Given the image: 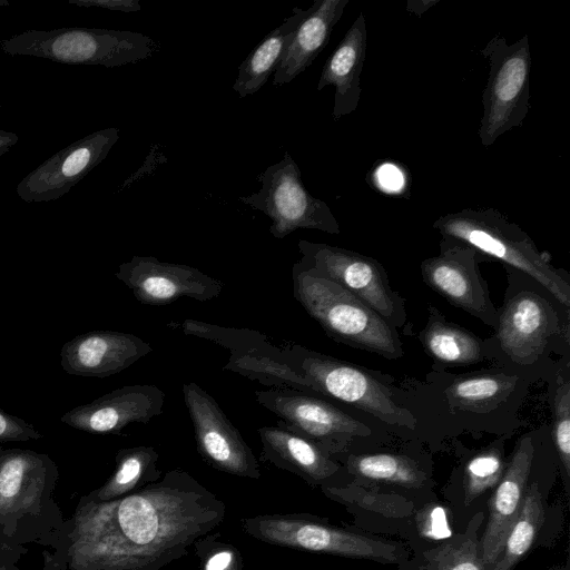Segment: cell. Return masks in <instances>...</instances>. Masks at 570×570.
<instances>
[{"instance_id": "obj_16", "label": "cell", "mask_w": 570, "mask_h": 570, "mask_svg": "<svg viewBox=\"0 0 570 570\" xmlns=\"http://www.w3.org/2000/svg\"><path fill=\"white\" fill-rule=\"evenodd\" d=\"M136 299L145 305L164 306L187 297L207 302L218 297L223 283L202 271L153 256H132L115 273Z\"/></svg>"}, {"instance_id": "obj_27", "label": "cell", "mask_w": 570, "mask_h": 570, "mask_svg": "<svg viewBox=\"0 0 570 570\" xmlns=\"http://www.w3.org/2000/svg\"><path fill=\"white\" fill-rule=\"evenodd\" d=\"M544 520L542 498L537 482L527 487L501 554L492 570H511L530 550Z\"/></svg>"}, {"instance_id": "obj_6", "label": "cell", "mask_w": 570, "mask_h": 570, "mask_svg": "<svg viewBox=\"0 0 570 570\" xmlns=\"http://www.w3.org/2000/svg\"><path fill=\"white\" fill-rule=\"evenodd\" d=\"M433 228L441 235L474 248L489 261L528 274L570 312V274L552 265L532 238L494 208H464L440 216Z\"/></svg>"}, {"instance_id": "obj_1", "label": "cell", "mask_w": 570, "mask_h": 570, "mask_svg": "<svg viewBox=\"0 0 570 570\" xmlns=\"http://www.w3.org/2000/svg\"><path fill=\"white\" fill-rule=\"evenodd\" d=\"M202 488L187 473L170 471L163 482L124 498L95 501L82 495L46 557L58 570H148L165 554L208 527Z\"/></svg>"}, {"instance_id": "obj_41", "label": "cell", "mask_w": 570, "mask_h": 570, "mask_svg": "<svg viewBox=\"0 0 570 570\" xmlns=\"http://www.w3.org/2000/svg\"><path fill=\"white\" fill-rule=\"evenodd\" d=\"M0 570H30V569H21L17 566V563L0 560ZM38 570H58V569L53 561L46 558V562L43 563V567Z\"/></svg>"}, {"instance_id": "obj_12", "label": "cell", "mask_w": 570, "mask_h": 570, "mask_svg": "<svg viewBox=\"0 0 570 570\" xmlns=\"http://www.w3.org/2000/svg\"><path fill=\"white\" fill-rule=\"evenodd\" d=\"M258 191L239 200L268 216L271 234L284 238L298 228L338 235L341 227L328 205L312 196L302 181V173L288 151L258 177Z\"/></svg>"}, {"instance_id": "obj_5", "label": "cell", "mask_w": 570, "mask_h": 570, "mask_svg": "<svg viewBox=\"0 0 570 570\" xmlns=\"http://www.w3.org/2000/svg\"><path fill=\"white\" fill-rule=\"evenodd\" d=\"M283 358L316 395L358 411L389 433L417 440L414 416L393 399V377L301 345H287Z\"/></svg>"}, {"instance_id": "obj_39", "label": "cell", "mask_w": 570, "mask_h": 570, "mask_svg": "<svg viewBox=\"0 0 570 570\" xmlns=\"http://www.w3.org/2000/svg\"><path fill=\"white\" fill-rule=\"evenodd\" d=\"M438 2V0H409L406 2V10L417 17H421L425 11L435 6Z\"/></svg>"}, {"instance_id": "obj_20", "label": "cell", "mask_w": 570, "mask_h": 570, "mask_svg": "<svg viewBox=\"0 0 570 570\" xmlns=\"http://www.w3.org/2000/svg\"><path fill=\"white\" fill-rule=\"evenodd\" d=\"M264 537L274 542L302 549L368 559L397 562L402 550L390 542L309 522L282 520L265 521Z\"/></svg>"}, {"instance_id": "obj_36", "label": "cell", "mask_w": 570, "mask_h": 570, "mask_svg": "<svg viewBox=\"0 0 570 570\" xmlns=\"http://www.w3.org/2000/svg\"><path fill=\"white\" fill-rule=\"evenodd\" d=\"M68 3L81 8H100L121 12L141 10V4L138 0H68Z\"/></svg>"}, {"instance_id": "obj_34", "label": "cell", "mask_w": 570, "mask_h": 570, "mask_svg": "<svg viewBox=\"0 0 570 570\" xmlns=\"http://www.w3.org/2000/svg\"><path fill=\"white\" fill-rule=\"evenodd\" d=\"M338 493L346 494L348 501L358 504L364 509L376 511L385 515H405L411 512L412 504L397 495L379 494L357 485H351L346 489H336Z\"/></svg>"}, {"instance_id": "obj_24", "label": "cell", "mask_w": 570, "mask_h": 570, "mask_svg": "<svg viewBox=\"0 0 570 570\" xmlns=\"http://www.w3.org/2000/svg\"><path fill=\"white\" fill-rule=\"evenodd\" d=\"M257 433L263 445V456L278 466L316 482L341 470V465L320 445L289 430L279 421L275 426L259 428Z\"/></svg>"}, {"instance_id": "obj_37", "label": "cell", "mask_w": 570, "mask_h": 570, "mask_svg": "<svg viewBox=\"0 0 570 570\" xmlns=\"http://www.w3.org/2000/svg\"><path fill=\"white\" fill-rule=\"evenodd\" d=\"M445 513L441 508H436L425 515L423 524L428 535L433 538H442L450 533L446 524Z\"/></svg>"}, {"instance_id": "obj_28", "label": "cell", "mask_w": 570, "mask_h": 570, "mask_svg": "<svg viewBox=\"0 0 570 570\" xmlns=\"http://www.w3.org/2000/svg\"><path fill=\"white\" fill-rule=\"evenodd\" d=\"M546 383L551 412L550 435L561 474L564 483L568 484L570 476V357L560 360Z\"/></svg>"}, {"instance_id": "obj_7", "label": "cell", "mask_w": 570, "mask_h": 570, "mask_svg": "<svg viewBox=\"0 0 570 570\" xmlns=\"http://www.w3.org/2000/svg\"><path fill=\"white\" fill-rule=\"evenodd\" d=\"M293 294L332 340L389 361L404 355L395 327L341 285L293 266Z\"/></svg>"}, {"instance_id": "obj_30", "label": "cell", "mask_w": 570, "mask_h": 570, "mask_svg": "<svg viewBox=\"0 0 570 570\" xmlns=\"http://www.w3.org/2000/svg\"><path fill=\"white\" fill-rule=\"evenodd\" d=\"M158 454L151 446L121 449L116 456V470L98 489L89 492L95 501H110L131 490L145 476H155Z\"/></svg>"}, {"instance_id": "obj_18", "label": "cell", "mask_w": 570, "mask_h": 570, "mask_svg": "<svg viewBox=\"0 0 570 570\" xmlns=\"http://www.w3.org/2000/svg\"><path fill=\"white\" fill-rule=\"evenodd\" d=\"M165 393L156 385L118 387L63 413L60 421L90 434H119L132 423L146 424L163 413Z\"/></svg>"}, {"instance_id": "obj_17", "label": "cell", "mask_w": 570, "mask_h": 570, "mask_svg": "<svg viewBox=\"0 0 570 570\" xmlns=\"http://www.w3.org/2000/svg\"><path fill=\"white\" fill-rule=\"evenodd\" d=\"M542 425L519 436L489 502V521L480 546L484 563L492 570L515 520L535 460Z\"/></svg>"}, {"instance_id": "obj_29", "label": "cell", "mask_w": 570, "mask_h": 570, "mask_svg": "<svg viewBox=\"0 0 570 570\" xmlns=\"http://www.w3.org/2000/svg\"><path fill=\"white\" fill-rule=\"evenodd\" d=\"M223 370L258 381L269 389H289L316 395L311 383L281 358L268 355L230 354Z\"/></svg>"}, {"instance_id": "obj_11", "label": "cell", "mask_w": 570, "mask_h": 570, "mask_svg": "<svg viewBox=\"0 0 570 570\" xmlns=\"http://www.w3.org/2000/svg\"><path fill=\"white\" fill-rule=\"evenodd\" d=\"M297 264L352 293L393 327H404L407 315L403 297L392 288L384 266L357 252L301 239Z\"/></svg>"}, {"instance_id": "obj_13", "label": "cell", "mask_w": 570, "mask_h": 570, "mask_svg": "<svg viewBox=\"0 0 570 570\" xmlns=\"http://www.w3.org/2000/svg\"><path fill=\"white\" fill-rule=\"evenodd\" d=\"M488 261L466 244L441 237L440 253L422 261L420 271L423 282L432 291L494 330L498 307L479 268V263Z\"/></svg>"}, {"instance_id": "obj_23", "label": "cell", "mask_w": 570, "mask_h": 570, "mask_svg": "<svg viewBox=\"0 0 570 570\" xmlns=\"http://www.w3.org/2000/svg\"><path fill=\"white\" fill-rule=\"evenodd\" d=\"M433 370L471 366L488 363L484 338L450 322L433 304L428 306L425 326L417 333Z\"/></svg>"}, {"instance_id": "obj_22", "label": "cell", "mask_w": 570, "mask_h": 570, "mask_svg": "<svg viewBox=\"0 0 570 570\" xmlns=\"http://www.w3.org/2000/svg\"><path fill=\"white\" fill-rule=\"evenodd\" d=\"M350 0H315L308 14L296 28L277 66L273 85L291 82L306 70L326 47L335 24Z\"/></svg>"}, {"instance_id": "obj_33", "label": "cell", "mask_w": 570, "mask_h": 570, "mask_svg": "<svg viewBox=\"0 0 570 570\" xmlns=\"http://www.w3.org/2000/svg\"><path fill=\"white\" fill-rule=\"evenodd\" d=\"M482 517L478 513L464 534L433 550L430 570H491L482 559L476 534Z\"/></svg>"}, {"instance_id": "obj_42", "label": "cell", "mask_w": 570, "mask_h": 570, "mask_svg": "<svg viewBox=\"0 0 570 570\" xmlns=\"http://www.w3.org/2000/svg\"><path fill=\"white\" fill-rule=\"evenodd\" d=\"M2 107V105L0 104V108Z\"/></svg>"}, {"instance_id": "obj_10", "label": "cell", "mask_w": 570, "mask_h": 570, "mask_svg": "<svg viewBox=\"0 0 570 570\" xmlns=\"http://www.w3.org/2000/svg\"><path fill=\"white\" fill-rule=\"evenodd\" d=\"M255 399L286 428L315 442L331 456L347 453L356 442L375 441L387 432L374 422L361 421L318 395L302 391L268 389L256 391Z\"/></svg>"}, {"instance_id": "obj_4", "label": "cell", "mask_w": 570, "mask_h": 570, "mask_svg": "<svg viewBox=\"0 0 570 570\" xmlns=\"http://www.w3.org/2000/svg\"><path fill=\"white\" fill-rule=\"evenodd\" d=\"M58 466L46 453L0 448V560L17 563L29 546L51 547L65 522Z\"/></svg>"}, {"instance_id": "obj_32", "label": "cell", "mask_w": 570, "mask_h": 570, "mask_svg": "<svg viewBox=\"0 0 570 570\" xmlns=\"http://www.w3.org/2000/svg\"><path fill=\"white\" fill-rule=\"evenodd\" d=\"M512 434L499 436L473 452L463 465L464 504L468 507L485 491L497 487L504 469V443Z\"/></svg>"}, {"instance_id": "obj_3", "label": "cell", "mask_w": 570, "mask_h": 570, "mask_svg": "<svg viewBox=\"0 0 570 570\" xmlns=\"http://www.w3.org/2000/svg\"><path fill=\"white\" fill-rule=\"evenodd\" d=\"M507 286L498 325L484 338L490 366L547 382L563 357H570V312L538 281L503 266Z\"/></svg>"}, {"instance_id": "obj_19", "label": "cell", "mask_w": 570, "mask_h": 570, "mask_svg": "<svg viewBox=\"0 0 570 570\" xmlns=\"http://www.w3.org/2000/svg\"><path fill=\"white\" fill-rule=\"evenodd\" d=\"M153 352V347L131 333L91 331L75 336L60 351L62 370L82 377H108Z\"/></svg>"}, {"instance_id": "obj_8", "label": "cell", "mask_w": 570, "mask_h": 570, "mask_svg": "<svg viewBox=\"0 0 570 570\" xmlns=\"http://www.w3.org/2000/svg\"><path fill=\"white\" fill-rule=\"evenodd\" d=\"M9 56H30L66 65L104 66L135 63L154 56L159 43L134 31L87 27L30 29L0 41Z\"/></svg>"}, {"instance_id": "obj_2", "label": "cell", "mask_w": 570, "mask_h": 570, "mask_svg": "<svg viewBox=\"0 0 570 570\" xmlns=\"http://www.w3.org/2000/svg\"><path fill=\"white\" fill-rule=\"evenodd\" d=\"M532 383L507 370L490 366L454 373L433 370L423 380L392 383L394 401L416 421L417 440L460 434H513L522 424L520 410Z\"/></svg>"}, {"instance_id": "obj_38", "label": "cell", "mask_w": 570, "mask_h": 570, "mask_svg": "<svg viewBox=\"0 0 570 570\" xmlns=\"http://www.w3.org/2000/svg\"><path fill=\"white\" fill-rule=\"evenodd\" d=\"M232 561V553L227 551L219 552L212 557L207 564L206 570H225Z\"/></svg>"}, {"instance_id": "obj_35", "label": "cell", "mask_w": 570, "mask_h": 570, "mask_svg": "<svg viewBox=\"0 0 570 570\" xmlns=\"http://www.w3.org/2000/svg\"><path fill=\"white\" fill-rule=\"evenodd\" d=\"M42 436L29 422L0 409V443L37 441Z\"/></svg>"}, {"instance_id": "obj_40", "label": "cell", "mask_w": 570, "mask_h": 570, "mask_svg": "<svg viewBox=\"0 0 570 570\" xmlns=\"http://www.w3.org/2000/svg\"><path fill=\"white\" fill-rule=\"evenodd\" d=\"M18 141L19 137L17 134L0 129V156L9 151Z\"/></svg>"}, {"instance_id": "obj_31", "label": "cell", "mask_w": 570, "mask_h": 570, "mask_svg": "<svg viewBox=\"0 0 570 570\" xmlns=\"http://www.w3.org/2000/svg\"><path fill=\"white\" fill-rule=\"evenodd\" d=\"M185 334L212 341L230 354L268 355L283 358V350L267 341L265 334L247 328L223 327L196 320H185L181 324Z\"/></svg>"}, {"instance_id": "obj_9", "label": "cell", "mask_w": 570, "mask_h": 570, "mask_svg": "<svg viewBox=\"0 0 570 570\" xmlns=\"http://www.w3.org/2000/svg\"><path fill=\"white\" fill-rule=\"evenodd\" d=\"M489 63V76L482 94L483 114L479 126L482 146H492L499 137L520 127L529 111L531 53L529 37L508 43L495 35L481 49Z\"/></svg>"}, {"instance_id": "obj_14", "label": "cell", "mask_w": 570, "mask_h": 570, "mask_svg": "<svg viewBox=\"0 0 570 570\" xmlns=\"http://www.w3.org/2000/svg\"><path fill=\"white\" fill-rule=\"evenodd\" d=\"M119 137L118 128L108 127L69 144L24 176L17 195L26 203L59 199L105 160Z\"/></svg>"}, {"instance_id": "obj_43", "label": "cell", "mask_w": 570, "mask_h": 570, "mask_svg": "<svg viewBox=\"0 0 570 570\" xmlns=\"http://www.w3.org/2000/svg\"><path fill=\"white\" fill-rule=\"evenodd\" d=\"M551 570H552V569H551ZM553 570H556V569H553Z\"/></svg>"}, {"instance_id": "obj_26", "label": "cell", "mask_w": 570, "mask_h": 570, "mask_svg": "<svg viewBox=\"0 0 570 570\" xmlns=\"http://www.w3.org/2000/svg\"><path fill=\"white\" fill-rule=\"evenodd\" d=\"M348 473L361 480H370L404 488L424 487L428 474L413 459L396 453H341Z\"/></svg>"}, {"instance_id": "obj_25", "label": "cell", "mask_w": 570, "mask_h": 570, "mask_svg": "<svg viewBox=\"0 0 570 570\" xmlns=\"http://www.w3.org/2000/svg\"><path fill=\"white\" fill-rule=\"evenodd\" d=\"M309 8H294L293 14L269 32L238 68L233 89L240 98L257 92L279 65L296 28L308 14Z\"/></svg>"}, {"instance_id": "obj_21", "label": "cell", "mask_w": 570, "mask_h": 570, "mask_svg": "<svg viewBox=\"0 0 570 570\" xmlns=\"http://www.w3.org/2000/svg\"><path fill=\"white\" fill-rule=\"evenodd\" d=\"M366 19L360 12L347 32L327 58L317 90L334 86L332 117L338 120L356 110L361 98V73L366 57Z\"/></svg>"}, {"instance_id": "obj_15", "label": "cell", "mask_w": 570, "mask_h": 570, "mask_svg": "<svg viewBox=\"0 0 570 570\" xmlns=\"http://www.w3.org/2000/svg\"><path fill=\"white\" fill-rule=\"evenodd\" d=\"M183 397L199 454L216 469L258 476L257 461L218 403L195 382L183 384Z\"/></svg>"}]
</instances>
